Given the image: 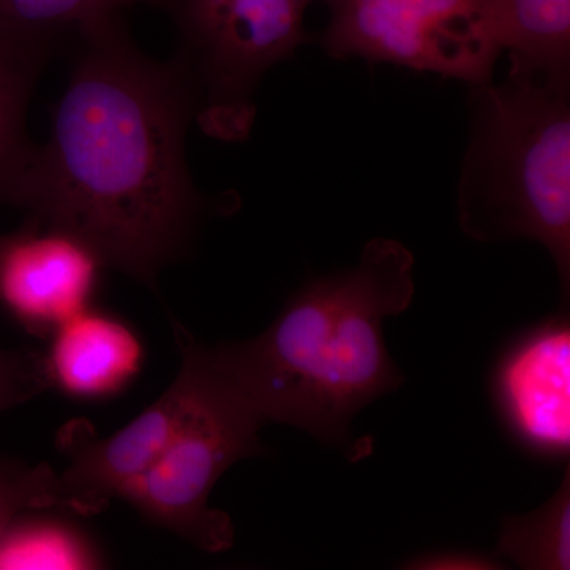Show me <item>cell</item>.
<instances>
[{
  "label": "cell",
  "instance_id": "obj_1",
  "mask_svg": "<svg viewBox=\"0 0 570 570\" xmlns=\"http://www.w3.org/2000/svg\"><path fill=\"white\" fill-rule=\"evenodd\" d=\"M78 36L50 137L37 146L13 205L154 285L189 245L204 208L184 154L197 97L178 62L141 55L118 17Z\"/></svg>",
  "mask_w": 570,
  "mask_h": 570
},
{
  "label": "cell",
  "instance_id": "obj_2",
  "mask_svg": "<svg viewBox=\"0 0 570 570\" xmlns=\"http://www.w3.org/2000/svg\"><path fill=\"white\" fill-rule=\"evenodd\" d=\"M414 265L403 243L373 238L354 266L303 285L261 335L208 347L213 365L265 425L348 453L358 412L403 384L384 322L411 306Z\"/></svg>",
  "mask_w": 570,
  "mask_h": 570
},
{
  "label": "cell",
  "instance_id": "obj_3",
  "mask_svg": "<svg viewBox=\"0 0 570 570\" xmlns=\"http://www.w3.org/2000/svg\"><path fill=\"white\" fill-rule=\"evenodd\" d=\"M456 217L479 243L546 247L562 302L570 291V77L509 67L471 86Z\"/></svg>",
  "mask_w": 570,
  "mask_h": 570
},
{
  "label": "cell",
  "instance_id": "obj_4",
  "mask_svg": "<svg viewBox=\"0 0 570 570\" xmlns=\"http://www.w3.org/2000/svg\"><path fill=\"white\" fill-rule=\"evenodd\" d=\"M317 0H167L181 41V67L197 97L202 129L224 141L245 140L254 96L266 71L313 37L306 11Z\"/></svg>",
  "mask_w": 570,
  "mask_h": 570
},
{
  "label": "cell",
  "instance_id": "obj_5",
  "mask_svg": "<svg viewBox=\"0 0 570 570\" xmlns=\"http://www.w3.org/2000/svg\"><path fill=\"white\" fill-rule=\"evenodd\" d=\"M264 425L202 347L200 384L189 414L163 455L119 499L206 553L230 549L234 521L212 508L209 497L228 468L264 452L258 438Z\"/></svg>",
  "mask_w": 570,
  "mask_h": 570
},
{
  "label": "cell",
  "instance_id": "obj_6",
  "mask_svg": "<svg viewBox=\"0 0 570 570\" xmlns=\"http://www.w3.org/2000/svg\"><path fill=\"white\" fill-rule=\"evenodd\" d=\"M328 9L322 47L335 59H365L482 85L502 52L487 0H318Z\"/></svg>",
  "mask_w": 570,
  "mask_h": 570
},
{
  "label": "cell",
  "instance_id": "obj_7",
  "mask_svg": "<svg viewBox=\"0 0 570 570\" xmlns=\"http://www.w3.org/2000/svg\"><path fill=\"white\" fill-rule=\"evenodd\" d=\"M171 330L181 366L174 384L156 403L108 438H100L82 419L71 420L59 431V449L69 460V466L59 472L67 513L104 512L156 463L189 414L200 384L204 344L175 318Z\"/></svg>",
  "mask_w": 570,
  "mask_h": 570
},
{
  "label": "cell",
  "instance_id": "obj_8",
  "mask_svg": "<svg viewBox=\"0 0 570 570\" xmlns=\"http://www.w3.org/2000/svg\"><path fill=\"white\" fill-rule=\"evenodd\" d=\"M499 422L520 449L560 463L570 452V322L568 311L523 330L491 367Z\"/></svg>",
  "mask_w": 570,
  "mask_h": 570
},
{
  "label": "cell",
  "instance_id": "obj_9",
  "mask_svg": "<svg viewBox=\"0 0 570 570\" xmlns=\"http://www.w3.org/2000/svg\"><path fill=\"white\" fill-rule=\"evenodd\" d=\"M104 266L80 236L28 217L0 235V306L29 335L50 337L92 306Z\"/></svg>",
  "mask_w": 570,
  "mask_h": 570
},
{
  "label": "cell",
  "instance_id": "obj_10",
  "mask_svg": "<svg viewBox=\"0 0 570 570\" xmlns=\"http://www.w3.org/2000/svg\"><path fill=\"white\" fill-rule=\"evenodd\" d=\"M45 352L50 387L81 403L121 395L145 365L140 335L121 317L89 306L51 333Z\"/></svg>",
  "mask_w": 570,
  "mask_h": 570
},
{
  "label": "cell",
  "instance_id": "obj_11",
  "mask_svg": "<svg viewBox=\"0 0 570 570\" xmlns=\"http://www.w3.org/2000/svg\"><path fill=\"white\" fill-rule=\"evenodd\" d=\"M56 32L0 22V202L13 205L37 146L26 129L29 100L55 45Z\"/></svg>",
  "mask_w": 570,
  "mask_h": 570
},
{
  "label": "cell",
  "instance_id": "obj_12",
  "mask_svg": "<svg viewBox=\"0 0 570 570\" xmlns=\"http://www.w3.org/2000/svg\"><path fill=\"white\" fill-rule=\"evenodd\" d=\"M509 67L570 77V0H487Z\"/></svg>",
  "mask_w": 570,
  "mask_h": 570
},
{
  "label": "cell",
  "instance_id": "obj_13",
  "mask_svg": "<svg viewBox=\"0 0 570 570\" xmlns=\"http://www.w3.org/2000/svg\"><path fill=\"white\" fill-rule=\"evenodd\" d=\"M51 510L18 517L0 539V569H99L102 551L77 524Z\"/></svg>",
  "mask_w": 570,
  "mask_h": 570
},
{
  "label": "cell",
  "instance_id": "obj_14",
  "mask_svg": "<svg viewBox=\"0 0 570 570\" xmlns=\"http://www.w3.org/2000/svg\"><path fill=\"white\" fill-rule=\"evenodd\" d=\"M497 554L521 569H570V472L553 494L534 512L502 520Z\"/></svg>",
  "mask_w": 570,
  "mask_h": 570
},
{
  "label": "cell",
  "instance_id": "obj_15",
  "mask_svg": "<svg viewBox=\"0 0 570 570\" xmlns=\"http://www.w3.org/2000/svg\"><path fill=\"white\" fill-rule=\"evenodd\" d=\"M167 0H0V22L28 31L56 32L81 29L119 17L124 9Z\"/></svg>",
  "mask_w": 570,
  "mask_h": 570
},
{
  "label": "cell",
  "instance_id": "obj_16",
  "mask_svg": "<svg viewBox=\"0 0 570 570\" xmlns=\"http://www.w3.org/2000/svg\"><path fill=\"white\" fill-rule=\"evenodd\" d=\"M33 510L67 513L58 472L45 463L0 460V539L18 517Z\"/></svg>",
  "mask_w": 570,
  "mask_h": 570
},
{
  "label": "cell",
  "instance_id": "obj_17",
  "mask_svg": "<svg viewBox=\"0 0 570 570\" xmlns=\"http://www.w3.org/2000/svg\"><path fill=\"white\" fill-rule=\"evenodd\" d=\"M50 389L41 352L0 347V412L9 411Z\"/></svg>",
  "mask_w": 570,
  "mask_h": 570
},
{
  "label": "cell",
  "instance_id": "obj_18",
  "mask_svg": "<svg viewBox=\"0 0 570 570\" xmlns=\"http://www.w3.org/2000/svg\"><path fill=\"white\" fill-rule=\"evenodd\" d=\"M404 569L412 570H493L504 568V561L494 554L472 550H438L409 558Z\"/></svg>",
  "mask_w": 570,
  "mask_h": 570
}]
</instances>
